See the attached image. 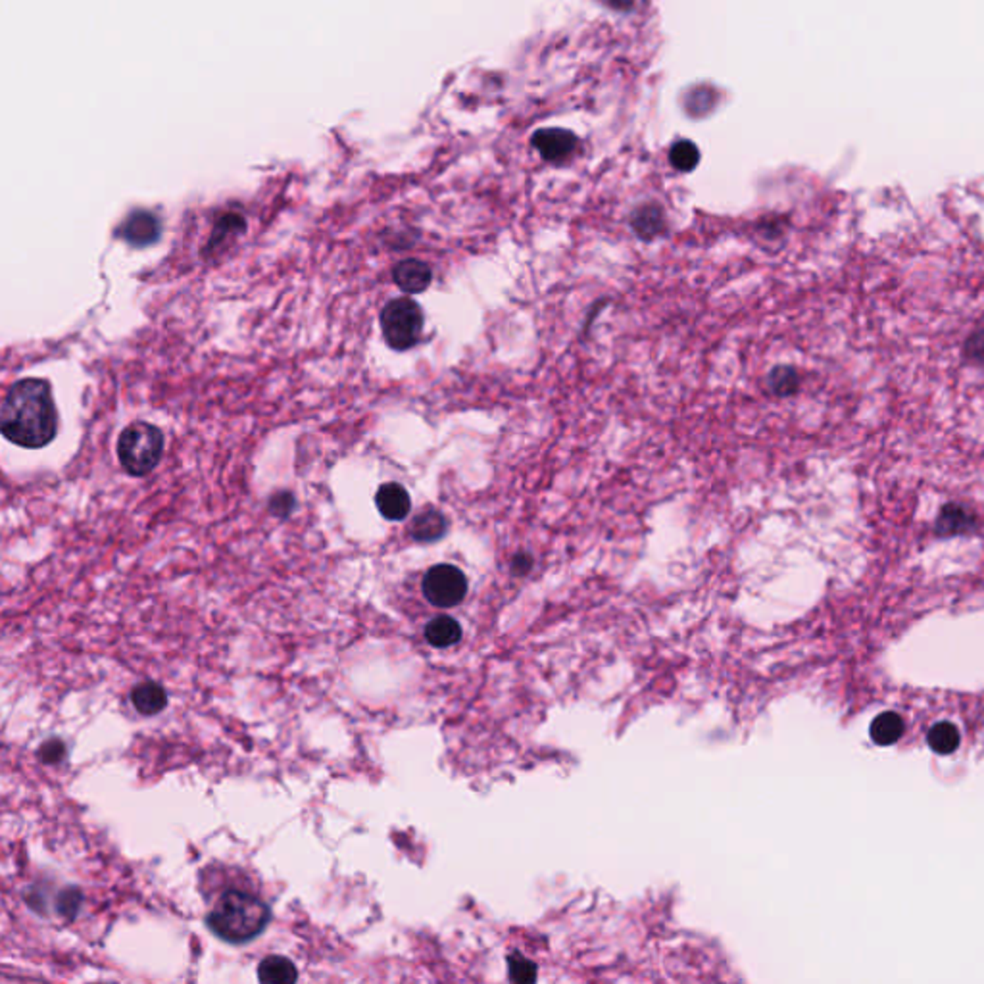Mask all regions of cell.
Listing matches in <instances>:
<instances>
[{
	"mask_svg": "<svg viewBox=\"0 0 984 984\" xmlns=\"http://www.w3.org/2000/svg\"><path fill=\"white\" fill-rule=\"evenodd\" d=\"M3 435L23 448H43L58 433V413L45 379H21L12 385L0 410Z\"/></svg>",
	"mask_w": 984,
	"mask_h": 984,
	"instance_id": "6da1fadb",
	"label": "cell"
},
{
	"mask_svg": "<svg viewBox=\"0 0 984 984\" xmlns=\"http://www.w3.org/2000/svg\"><path fill=\"white\" fill-rule=\"evenodd\" d=\"M270 919V907L258 896L229 890L220 896V900L206 917V925L213 935L225 942L245 944L262 935Z\"/></svg>",
	"mask_w": 984,
	"mask_h": 984,
	"instance_id": "7a4b0ae2",
	"label": "cell"
},
{
	"mask_svg": "<svg viewBox=\"0 0 984 984\" xmlns=\"http://www.w3.org/2000/svg\"><path fill=\"white\" fill-rule=\"evenodd\" d=\"M163 435L150 423H133L121 433L118 440V456L123 470L129 475L141 477L153 471L162 460Z\"/></svg>",
	"mask_w": 984,
	"mask_h": 984,
	"instance_id": "3957f363",
	"label": "cell"
},
{
	"mask_svg": "<svg viewBox=\"0 0 984 984\" xmlns=\"http://www.w3.org/2000/svg\"><path fill=\"white\" fill-rule=\"evenodd\" d=\"M381 327L390 348L408 350L420 343L423 331V312L418 302L395 298L381 312Z\"/></svg>",
	"mask_w": 984,
	"mask_h": 984,
	"instance_id": "277c9868",
	"label": "cell"
},
{
	"mask_svg": "<svg viewBox=\"0 0 984 984\" xmlns=\"http://www.w3.org/2000/svg\"><path fill=\"white\" fill-rule=\"evenodd\" d=\"M423 595L437 608H454L468 595V579L458 567L435 565L423 577Z\"/></svg>",
	"mask_w": 984,
	"mask_h": 984,
	"instance_id": "5b68a950",
	"label": "cell"
},
{
	"mask_svg": "<svg viewBox=\"0 0 984 984\" xmlns=\"http://www.w3.org/2000/svg\"><path fill=\"white\" fill-rule=\"evenodd\" d=\"M533 145L545 160L562 162L575 153L577 138L565 129H540L533 135Z\"/></svg>",
	"mask_w": 984,
	"mask_h": 984,
	"instance_id": "8992f818",
	"label": "cell"
},
{
	"mask_svg": "<svg viewBox=\"0 0 984 984\" xmlns=\"http://www.w3.org/2000/svg\"><path fill=\"white\" fill-rule=\"evenodd\" d=\"M121 235L125 241L133 246H146L154 243L160 237V221L150 212H133L131 216L125 220Z\"/></svg>",
	"mask_w": 984,
	"mask_h": 984,
	"instance_id": "52a82bcc",
	"label": "cell"
},
{
	"mask_svg": "<svg viewBox=\"0 0 984 984\" xmlns=\"http://www.w3.org/2000/svg\"><path fill=\"white\" fill-rule=\"evenodd\" d=\"M375 504L379 513L385 517V520H390V521L404 520V517H406L412 510L410 495L406 492V488L398 483L383 485L379 492H377Z\"/></svg>",
	"mask_w": 984,
	"mask_h": 984,
	"instance_id": "ba28073f",
	"label": "cell"
},
{
	"mask_svg": "<svg viewBox=\"0 0 984 984\" xmlns=\"http://www.w3.org/2000/svg\"><path fill=\"white\" fill-rule=\"evenodd\" d=\"M393 279L404 293H423L431 285L433 273L427 263L420 260H404L393 270Z\"/></svg>",
	"mask_w": 984,
	"mask_h": 984,
	"instance_id": "9c48e42d",
	"label": "cell"
},
{
	"mask_svg": "<svg viewBox=\"0 0 984 984\" xmlns=\"http://www.w3.org/2000/svg\"><path fill=\"white\" fill-rule=\"evenodd\" d=\"M975 513L962 504H946L937 520V533L940 537L963 535L975 527Z\"/></svg>",
	"mask_w": 984,
	"mask_h": 984,
	"instance_id": "30bf717a",
	"label": "cell"
},
{
	"mask_svg": "<svg viewBox=\"0 0 984 984\" xmlns=\"http://www.w3.org/2000/svg\"><path fill=\"white\" fill-rule=\"evenodd\" d=\"M425 638L435 648L454 646L462 638L460 623L448 615H438L425 627Z\"/></svg>",
	"mask_w": 984,
	"mask_h": 984,
	"instance_id": "8fae6325",
	"label": "cell"
},
{
	"mask_svg": "<svg viewBox=\"0 0 984 984\" xmlns=\"http://www.w3.org/2000/svg\"><path fill=\"white\" fill-rule=\"evenodd\" d=\"M131 702L138 713L154 715L168 705V692L158 683H143L133 688Z\"/></svg>",
	"mask_w": 984,
	"mask_h": 984,
	"instance_id": "7c38bea8",
	"label": "cell"
},
{
	"mask_svg": "<svg viewBox=\"0 0 984 984\" xmlns=\"http://www.w3.org/2000/svg\"><path fill=\"white\" fill-rule=\"evenodd\" d=\"M258 979L266 984H293L298 971L291 960L283 955H270L258 965Z\"/></svg>",
	"mask_w": 984,
	"mask_h": 984,
	"instance_id": "4fadbf2b",
	"label": "cell"
},
{
	"mask_svg": "<svg viewBox=\"0 0 984 984\" xmlns=\"http://www.w3.org/2000/svg\"><path fill=\"white\" fill-rule=\"evenodd\" d=\"M869 733H871L873 742L879 744V746H888V744H894L902 738L904 719L894 712L880 713L879 717L873 719Z\"/></svg>",
	"mask_w": 984,
	"mask_h": 984,
	"instance_id": "5bb4252c",
	"label": "cell"
},
{
	"mask_svg": "<svg viewBox=\"0 0 984 984\" xmlns=\"http://www.w3.org/2000/svg\"><path fill=\"white\" fill-rule=\"evenodd\" d=\"M446 533L445 515L437 510H425L413 520L412 535L420 542H435Z\"/></svg>",
	"mask_w": 984,
	"mask_h": 984,
	"instance_id": "9a60e30c",
	"label": "cell"
},
{
	"mask_svg": "<svg viewBox=\"0 0 984 984\" xmlns=\"http://www.w3.org/2000/svg\"><path fill=\"white\" fill-rule=\"evenodd\" d=\"M630 223H633V229L637 231V235H640L645 241H650V238L663 231V213L658 206L654 204L642 206L633 213Z\"/></svg>",
	"mask_w": 984,
	"mask_h": 984,
	"instance_id": "2e32d148",
	"label": "cell"
},
{
	"mask_svg": "<svg viewBox=\"0 0 984 984\" xmlns=\"http://www.w3.org/2000/svg\"><path fill=\"white\" fill-rule=\"evenodd\" d=\"M927 740H929V746L937 754H942V755L952 754L957 750V746H960V730H957L954 723L942 721L929 730Z\"/></svg>",
	"mask_w": 984,
	"mask_h": 984,
	"instance_id": "e0dca14e",
	"label": "cell"
},
{
	"mask_svg": "<svg viewBox=\"0 0 984 984\" xmlns=\"http://www.w3.org/2000/svg\"><path fill=\"white\" fill-rule=\"evenodd\" d=\"M670 160L673 163V168H677L679 171H692L694 168L698 166V160H700V153L698 148L694 143L690 141H679L670 153Z\"/></svg>",
	"mask_w": 984,
	"mask_h": 984,
	"instance_id": "ac0fdd59",
	"label": "cell"
},
{
	"mask_svg": "<svg viewBox=\"0 0 984 984\" xmlns=\"http://www.w3.org/2000/svg\"><path fill=\"white\" fill-rule=\"evenodd\" d=\"M798 385H800L798 373L792 368H787V365L773 370L771 375H769V387H771L773 393L779 396H788L792 393H796Z\"/></svg>",
	"mask_w": 984,
	"mask_h": 984,
	"instance_id": "d6986e66",
	"label": "cell"
},
{
	"mask_svg": "<svg viewBox=\"0 0 984 984\" xmlns=\"http://www.w3.org/2000/svg\"><path fill=\"white\" fill-rule=\"evenodd\" d=\"M715 106V93L712 89H694L688 95L687 110L692 116H705Z\"/></svg>",
	"mask_w": 984,
	"mask_h": 984,
	"instance_id": "ffe728a7",
	"label": "cell"
},
{
	"mask_svg": "<svg viewBox=\"0 0 984 984\" xmlns=\"http://www.w3.org/2000/svg\"><path fill=\"white\" fill-rule=\"evenodd\" d=\"M510 979L515 982H533L537 979V967L520 955L510 957Z\"/></svg>",
	"mask_w": 984,
	"mask_h": 984,
	"instance_id": "44dd1931",
	"label": "cell"
},
{
	"mask_svg": "<svg viewBox=\"0 0 984 984\" xmlns=\"http://www.w3.org/2000/svg\"><path fill=\"white\" fill-rule=\"evenodd\" d=\"M79 904H81V892L75 890V888H70L64 894H60L58 910H60L62 915H66L68 919H71L75 913L79 912Z\"/></svg>",
	"mask_w": 984,
	"mask_h": 984,
	"instance_id": "7402d4cb",
	"label": "cell"
},
{
	"mask_svg": "<svg viewBox=\"0 0 984 984\" xmlns=\"http://www.w3.org/2000/svg\"><path fill=\"white\" fill-rule=\"evenodd\" d=\"M66 755V746L64 742L60 740H48L45 742L41 750H39V758L45 762V763H58L62 758Z\"/></svg>",
	"mask_w": 984,
	"mask_h": 984,
	"instance_id": "603a6c76",
	"label": "cell"
},
{
	"mask_svg": "<svg viewBox=\"0 0 984 984\" xmlns=\"http://www.w3.org/2000/svg\"><path fill=\"white\" fill-rule=\"evenodd\" d=\"M969 354H973V356H984V331L979 333V335H975L973 340H971Z\"/></svg>",
	"mask_w": 984,
	"mask_h": 984,
	"instance_id": "cb8c5ba5",
	"label": "cell"
},
{
	"mask_svg": "<svg viewBox=\"0 0 984 984\" xmlns=\"http://www.w3.org/2000/svg\"><path fill=\"white\" fill-rule=\"evenodd\" d=\"M605 3L615 6V8H623V6H629L630 0H605Z\"/></svg>",
	"mask_w": 984,
	"mask_h": 984,
	"instance_id": "d4e9b609",
	"label": "cell"
}]
</instances>
